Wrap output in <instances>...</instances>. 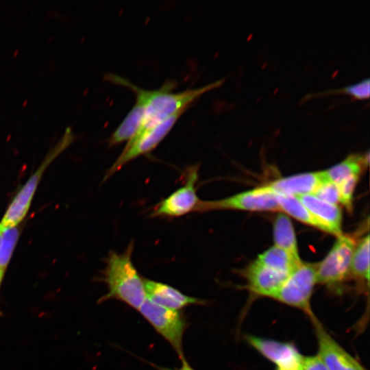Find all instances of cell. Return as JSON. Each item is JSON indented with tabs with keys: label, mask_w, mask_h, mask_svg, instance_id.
Here are the masks:
<instances>
[{
	"label": "cell",
	"mask_w": 370,
	"mask_h": 370,
	"mask_svg": "<svg viewBox=\"0 0 370 370\" xmlns=\"http://www.w3.org/2000/svg\"><path fill=\"white\" fill-rule=\"evenodd\" d=\"M105 79L131 89L136 95V99L141 101L145 106L142 125L132 140L139 137L174 114L183 110H188L196 99L206 92L220 86L225 79L223 78L200 88L173 92L172 90L177 86L176 82L173 80L164 82L158 89L149 90L143 89L128 79L115 74L108 73L105 75Z\"/></svg>",
	"instance_id": "6da1fadb"
},
{
	"label": "cell",
	"mask_w": 370,
	"mask_h": 370,
	"mask_svg": "<svg viewBox=\"0 0 370 370\" xmlns=\"http://www.w3.org/2000/svg\"><path fill=\"white\" fill-rule=\"evenodd\" d=\"M134 249V243L132 241L124 251L108 253L101 278L107 285L108 292L99 301L117 299L138 310L147 299L144 278L132 262Z\"/></svg>",
	"instance_id": "7a4b0ae2"
},
{
	"label": "cell",
	"mask_w": 370,
	"mask_h": 370,
	"mask_svg": "<svg viewBox=\"0 0 370 370\" xmlns=\"http://www.w3.org/2000/svg\"><path fill=\"white\" fill-rule=\"evenodd\" d=\"M73 140L74 136L71 129L67 127L60 140L49 150L36 171L14 195L0 222L2 227L18 225L24 219L45 171Z\"/></svg>",
	"instance_id": "3957f363"
},
{
	"label": "cell",
	"mask_w": 370,
	"mask_h": 370,
	"mask_svg": "<svg viewBox=\"0 0 370 370\" xmlns=\"http://www.w3.org/2000/svg\"><path fill=\"white\" fill-rule=\"evenodd\" d=\"M316 284L317 263L301 262L289 274L272 299L300 310L310 318L314 315L311 299Z\"/></svg>",
	"instance_id": "277c9868"
},
{
	"label": "cell",
	"mask_w": 370,
	"mask_h": 370,
	"mask_svg": "<svg viewBox=\"0 0 370 370\" xmlns=\"http://www.w3.org/2000/svg\"><path fill=\"white\" fill-rule=\"evenodd\" d=\"M354 237L342 234L326 256L317 263V284L337 288L350 276V267L356 245Z\"/></svg>",
	"instance_id": "5b68a950"
},
{
	"label": "cell",
	"mask_w": 370,
	"mask_h": 370,
	"mask_svg": "<svg viewBox=\"0 0 370 370\" xmlns=\"http://www.w3.org/2000/svg\"><path fill=\"white\" fill-rule=\"evenodd\" d=\"M138 310L172 346L180 358H184L183 337L188 323L183 313L157 305L147 299Z\"/></svg>",
	"instance_id": "8992f818"
},
{
	"label": "cell",
	"mask_w": 370,
	"mask_h": 370,
	"mask_svg": "<svg viewBox=\"0 0 370 370\" xmlns=\"http://www.w3.org/2000/svg\"><path fill=\"white\" fill-rule=\"evenodd\" d=\"M220 210L281 212L275 195L266 185L221 199H201L195 212Z\"/></svg>",
	"instance_id": "52a82bcc"
},
{
	"label": "cell",
	"mask_w": 370,
	"mask_h": 370,
	"mask_svg": "<svg viewBox=\"0 0 370 370\" xmlns=\"http://www.w3.org/2000/svg\"><path fill=\"white\" fill-rule=\"evenodd\" d=\"M199 169V164L190 166L184 184L157 204L150 217L175 218L195 212L201 201L197 193Z\"/></svg>",
	"instance_id": "ba28073f"
},
{
	"label": "cell",
	"mask_w": 370,
	"mask_h": 370,
	"mask_svg": "<svg viewBox=\"0 0 370 370\" xmlns=\"http://www.w3.org/2000/svg\"><path fill=\"white\" fill-rule=\"evenodd\" d=\"M186 110H183L174 114L139 137L127 142L119 156L106 171L103 181L109 179L128 162L155 149Z\"/></svg>",
	"instance_id": "9c48e42d"
},
{
	"label": "cell",
	"mask_w": 370,
	"mask_h": 370,
	"mask_svg": "<svg viewBox=\"0 0 370 370\" xmlns=\"http://www.w3.org/2000/svg\"><path fill=\"white\" fill-rule=\"evenodd\" d=\"M310 319L317 338V355L328 370H367L333 338L314 314Z\"/></svg>",
	"instance_id": "30bf717a"
},
{
	"label": "cell",
	"mask_w": 370,
	"mask_h": 370,
	"mask_svg": "<svg viewBox=\"0 0 370 370\" xmlns=\"http://www.w3.org/2000/svg\"><path fill=\"white\" fill-rule=\"evenodd\" d=\"M248 344L273 362L275 370H299L303 355L293 343L247 335Z\"/></svg>",
	"instance_id": "8fae6325"
},
{
	"label": "cell",
	"mask_w": 370,
	"mask_h": 370,
	"mask_svg": "<svg viewBox=\"0 0 370 370\" xmlns=\"http://www.w3.org/2000/svg\"><path fill=\"white\" fill-rule=\"evenodd\" d=\"M248 290L256 297L273 298L289 274L267 267L256 259L245 270Z\"/></svg>",
	"instance_id": "7c38bea8"
},
{
	"label": "cell",
	"mask_w": 370,
	"mask_h": 370,
	"mask_svg": "<svg viewBox=\"0 0 370 370\" xmlns=\"http://www.w3.org/2000/svg\"><path fill=\"white\" fill-rule=\"evenodd\" d=\"M147 299L160 306L180 310L190 305H204L206 301L182 293L178 289L164 284L144 278Z\"/></svg>",
	"instance_id": "4fadbf2b"
},
{
	"label": "cell",
	"mask_w": 370,
	"mask_h": 370,
	"mask_svg": "<svg viewBox=\"0 0 370 370\" xmlns=\"http://www.w3.org/2000/svg\"><path fill=\"white\" fill-rule=\"evenodd\" d=\"M326 179L324 171L306 172L282 177L265 185L275 195L298 197L313 194Z\"/></svg>",
	"instance_id": "5bb4252c"
},
{
	"label": "cell",
	"mask_w": 370,
	"mask_h": 370,
	"mask_svg": "<svg viewBox=\"0 0 370 370\" xmlns=\"http://www.w3.org/2000/svg\"><path fill=\"white\" fill-rule=\"evenodd\" d=\"M301 202L319 219L323 221L338 236L342 232V212L338 205L326 202L312 194L297 197Z\"/></svg>",
	"instance_id": "9a60e30c"
},
{
	"label": "cell",
	"mask_w": 370,
	"mask_h": 370,
	"mask_svg": "<svg viewBox=\"0 0 370 370\" xmlns=\"http://www.w3.org/2000/svg\"><path fill=\"white\" fill-rule=\"evenodd\" d=\"M274 245L286 251L295 262H302L299 258L295 232L291 220L284 213L275 218L273 227Z\"/></svg>",
	"instance_id": "2e32d148"
},
{
	"label": "cell",
	"mask_w": 370,
	"mask_h": 370,
	"mask_svg": "<svg viewBox=\"0 0 370 370\" xmlns=\"http://www.w3.org/2000/svg\"><path fill=\"white\" fill-rule=\"evenodd\" d=\"M144 104L136 99V103L123 120L111 134L108 144L110 147L129 142L138 132L145 115Z\"/></svg>",
	"instance_id": "e0dca14e"
},
{
	"label": "cell",
	"mask_w": 370,
	"mask_h": 370,
	"mask_svg": "<svg viewBox=\"0 0 370 370\" xmlns=\"http://www.w3.org/2000/svg\"><path fill=\"white\" fill-rule=\"evenodd\" d=\"M281 212L314 228L332 234L330 229L316 217L295 196L275 195Z\"/></svg>",
	"instance_id": "ac0fdd59"
},
{
	"label": "cell",
	"mask_w": 370,
	"mask_h": 370,
	"mask_svg": "<svg viewBox=\"0 0 370 370\" xmlns=\"http://www.w3.org/2000/svg\"><path fill=\"white\" fill-rule=\"evenodd\" d=\"M369 160V151L365 154H351L324 172L328 180L338 185L351 176L360 175L361 171L368 165Z\"/></svg>",
	"instance_id": "d6986e66"
},
{
	"label": "cell",
	"mask_w": 370,
	"mask_h": 370,
	"mask_svg": "<svg viewBox=\"0 0 370 370\" xmlns=\"http://www.w3.org/2000/svg\"><path fill=\"white\" fill-rule=\"evenodd\" d=\"M350 276L359 283L369 284V235L356 243L352 256Z\"/></svg>",
	"instance_id": "ffe728a7"
},
{
	"label": "cell",
	"mask_w": 370,
	"mask_h": 370,
	"mask_svg": "<svg viewBox=\"0 0 370 370\" xmlns=\"http://www.w3.org/2000/svg\"><path fill=\"white\" fill-rule=\"evenodd\" d=\"M262 264L278 271L290 274L301 262H295L283 249L273 245L256 258Z\"/></svg>",
	"instance_id": "44dd1931"
},
{
	"label": "cell",
	"mask_w": 370,
	"mask_h": 370,
	"mask_svg": "<svg viewBox=\"0 0 370 370\" xmlns=\"http://www.w3.org/2000/svg\"><path fill=\"white\" fill-rule=\"evenodd\" d=\"M2 228L0 240V272L4 274L19 238L21 228L19 225Z\"/></svg>",
	"instance_id": "7402d4cb"
},
{
	"label": "cell",
	"mask_w": 370,
	"mask_h": 370,
	"mask_svg": "<svg viewBox=\"0 0 370 370\" xmlns=\"http://www.w3.org/2000/svg\"><path fill=\"white\" fill-rule=\"evenodd\" d=\"M346 94L352 98L358 100L367 99L370 93V81L369 78L364 79L358 82L344 88L332 89L321 92L320 95L328 94Z\"/></svg>",
	"instance_id": "603a6c76"
},
{
	"label": "cell",
	"mask_w": 370,
	"mask_h": 370,
	"mask_svg": "<svg viewBox=\"0 0 370 370\" xmlns=\"http://www.w3.org/2000/svg\"><path fill=\"white\" fill-rule=\"evenodd\" d=\"M360 175L351 176L339 184V203L342 204L347 210H352L354 190Z\"/></svg>",
	"instance_id": "cb8c5ba5"
},
{
	"label": "cell",
	"mask_w": 370,
	"mask_h": 370,
	"mask_svg": "<svg viewBox=\"0 0 370 370\" xmlns=\"http://www.w3.org/2000/svg\"><path fill=\"white\" fill-rule=\"evenodd\" d=\"M312 195L332 204L338 205L339 203L338 186L328 179L319 184Z\"/></svg>",
	"instance_id": "d4e9b609"
},
{
	"label": "cell",
	"mask_w": 370,
	"mask_h": 370,
	"mask_svg": "<svg viewBox=\"0 0 370 370\" xmlns=\"http://www.w3.org/2000/svg\"><path fill=\"white\" fill-rule=\"evenodd\" d=\"M299 370H328L322 360L315 356H303Z\"/></svg>",
	"instance_id": "484cf974"
},
{
	"label": "cell",
	"mask_w": 370,
	"mask_h": 370,
	"mask_svg": "<svg viewBox=\"0 0 370 370\" xmlns=\"http://www.w3.org/2000/svg\"><path fill=\"white\" fill-rule=\"evenodd\" d=\"M181 361H182V365H181L180 368H179V369H169V368H166V367H158V369L160 370H195L190 365V364L186 361L185 358L182 359Z\"/></svg>",
	"instance_id": "4316f807"
},
{
	"label": "cell",
	"mask_w": 370,
	"mask_h": 370,
	"mask_svg": "<svg viewBox=\"0 0 370 370\" xmlns=\"http://www.w3.org/2000/svg\"><path fill=\"white\" fill-rule=\"evenodd\" d=\"M3 275L4 274H3L2 273L0 272V286L1 284V282L3 281ZM2 316V312L0 310V317Z\"/></svg>",
	"instance_id": "83f0119b"
},
{
	"label": "cell",
	"mask_w": 370,
	"mask_h": 370,
	"mask_svg": "<svg viewBox=\"0 0 370 370\" xmlns=\"http://www.w3.org/2000/svg\"><path fill=\"white\" fill-rule=\"evenodd\" d=\"M2 231H3V228H2L1 226H0V240H1V237Z\"/></svg>",
	"instance_id": "f1b7e54d"
}]
</instances>
